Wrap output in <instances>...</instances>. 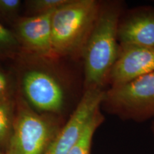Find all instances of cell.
Here are the masks:
<instances>
[{"label": "cell", "mask_w": 154, "mask_h": 154, "mask_svg": "<svg viewBox=\"0 0 154 154\" xmlns=\"http://www.w3.org/2000/svg\"><path fill=\"white\" fill-rule=\"evenodd\" d=\"M54 11L19 19L14 33L21 49L36 57L54 59L51 46V18Z\"/></svg>", "instance_id": "cell-7"}, {"label": "cell", "mask_w": 154, "mask_h": 154, "mask_svg": "<svg viewBox=\"0 0 154 154\" xmlns=\"http://www.w3.org/2000/svg\"><path fill=\"white\" fill-rule=\"evenodd\" d=\"M69 0H30L26 2L29 9L33 15H38L55 11L68 2Z\"/></svg>", "instance_id": "cell-13"}, {"label": "cell", "mask_w": 154, "mask_h": 154, "mask_svg": "<svg viewBox=\"0 0 154 154\" xmlns=\"http://www.w3.org/2000/svg\"><path fill=\"white\" fill-rule=\"evenodd\" d=\"M151 131H152V133H153V136H154V121H153V123H152Z\"/></svg>", "instance_id": "cell-16"}, {"label": "cell", "mask_w": 154, "mask_h": 154, "mask_svg": "<svg viewBox=\"0 0 154 154\" xmlns=\"http://www.w3.org/2000/svg\"><path fill=\"white\" fill-rule=\"evenodd\" d=\"M118 58L109 74L108 84L120 86L154 72V48L119 44Z\"/></svg>", "instance_id": "cell-8"}, {"label": "cell", "mask_w": 154, "mask_h": 154, "mask_svg": "<svg viewBox=\"0 0 154 154\" xmlns=\"http://www.w3.org/2000/svg\"><path fill=\"white\" fill-rule=\"evenodd\" d=\"M103 121L104 116L100 106L92 114L79 138L67 154H91L94 134Z\"/></svg>", "instance_id": "cell-10"}, {"label": "cell", "mask_w": 154, "mask_h": 154, "mask_svg": "<svg viewBox=\"0 0 154 154\" xmlns=\"http://www.w3.org/2000/svg\"><path fill=\"white\" fill-rule=\"evenodd\" d=\"M118 40L119 44L154 48V8H136L121 15Z\"/></svg>", "instance_id": "cell-9"}, {"label": "cell", "mask_w": 154, "mask_h": 154, "mask_svg": "<svg viewBox=\"0 0 154 154\" xmlns=\"http://www.w3.org/2000/svg\"><path fill=\"white\" fill-rule=\"evenodd\" d=\"M14 85L7 72L0 66V101L14 99Z\"/></svg>", "instance_id": "cell-14"}, {"label": "cell", "mask_w": 154, "mask_h": 154, "mask_svg": "<svg viewBox=\"0 0 154 154\" xmlns=\"http://www.w3.org/2000/svg\"><path fill=\"white\" fill-rule=\"evenodd\" d=\"M101 2L69 0L54 11L51 46L54 58L82 57L99 15Z\"/></svg>", "instance_id": "cell-2"}, {"label": "cell", "mask_w": 154, "mask_h": 154, "mask_svg": "<svg viewBox=\"0 0 154 154\" xmlns=\"http://www.w3.org/2000/svg\"><path fill=\"white\" fill-rule=\"evenodd\" d=\"M101 109L124 121L154 118V72L105 89Z\"/></svg>", "instance_id": "cell-4"}, {"label": "cell", "mask_w": 154, "mask_h": 154, "mask_svg": "<svg viewBox=\"0 0 154 154\" xmlns=\"http://www.w3.org/2000/svg\"><path fill=\"white\" fill-rule=\"evenodd\" d=\"M21 96L34 111L42 114L57 116L62 112L66 93L60 80L42 67H31L20 76Z\"/></svg>", "instance_id": "cell-5"}, {"label": "cell", "mask_w": 154, "mask_h": 154, "mask_svg": "<svg viewBox=\"0 0 154 154\" xmlns=\"http://www.w3.org/2000/svg\"><path fill=\"white\" fill-rule=\"evenodd\" d=\"M16 112V99L0 101V148L6 149L12 133Z\"/></svg>", "instance_id": "cell-11"}, {"label": "cell", "mask_w": 154, "mask_h": 154, "mask_svg": "<svg viewBox=\"0 0 154 154\" xmlns=\"http://www.w3.org/2000/svg\"><path fill=\"white\" fill-rule=\"evenodd\" d=\"M62 126L57 116L34 111L19 96L12 133L5 153L45 154Z\"/></svg>", "instance_id": "cell-3"}, {"label": "cell", "mask_w": 154, "mask_h": 154, "mask_svg": "<svg viewBox=\"0 0 154 154\" xmlns=\"http://www.w3.org/2000/svg\"><path fill=\"white\" fill-rule=\"evenodd\" d=\"M21 47L14 32L0 23V58L17 54Z\"/></svg>", "instance_id": "cell-12"}, {"label": "cell", "mask_w": 154, "mask_h": 154, "mask_svg": "<svg viewBox=\"0 0 154 154\" xmlns=\"http://www.w3.org/2000/svg\"><path fill=\"white\" fill-rule=\"evenodd\" d=\"M22 2L20 0H0V17L12 19L18 14Z\"/></svg>", "instance_id": "cell-15"}, {"label": "cell", "mask_w": 154, "mask_h": 154, "mask_svg": "<svg viewBox=\"0 0 154 154\" xmlns=\"http://www.w3.org/2000/svg\"><path fill=\"white\" fill-rule=\"evenodd\" d=\"M123 14L120 1L101 2L96 22L84 46V87L104 90L109 74L118 58V26Z\"/></svg>", "instance_id": "cell-1"}, {"label": "cell", "mask_w": 154, "mask_h": 154, "mask_svg": "<svg viewBox=\"0 0 154 154\" xmlns=\"http://www.w3.org/2000/svg\"><path fill=\"white\" fill-rule=\"evenodd\" d=\"M0 154H5V152H2L1 151H0Z\"/></svg>", "instance_id": "cell-17"}, {"label": "cell", "mask_w": 154, "mask_h": 154, "mask_svg": "<svg viewBox=\"0 0 154 154\" xmlns=\"http://www.w3.org/2000/svg\"><path fill=\"white\" fill-rule=\"evenodd\" d=\"M104 90L88 89L70 118L59 130L45 154H67L82 135L94 111L101 106Z\"/></svg>", "instance_id": "cell-6"}]
</instances>
